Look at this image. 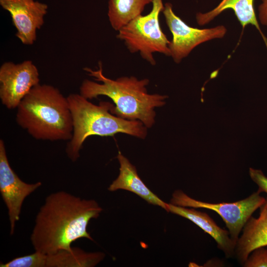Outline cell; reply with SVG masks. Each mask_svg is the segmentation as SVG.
Instances as JSON below:
<instances>
[{"mask_svg": "<svg viewBox=\"0 0 267 267\" xmlns=\"http://www.w3.org/2000/svg\"><path fill=\"white\" fill-rule=\"evenodd\" d=\"M242 265L244 267H267V249L263 247L254 250Z\"/></svg>", "mask_w": 267, "mask_h": 267, "instance_id": "18", "label": "cell"}, {"mask_svg": "<svg viewBox=\"0 0 267 267\" xmlns=\"http://www.w3.org/2000/svg\"><path fill=\"white\" fill-rule=\"evenodd\" d=\"M17 124L33 138L70 140L73 125L67 97L48 85L34 87L17 107Z\"/></svg>", "mask_w": 267, "mask_h": 267, "instance_id": "3", "label": "cell"}, {"mask_svg": "<svg viewBox=\"0 0 267 267\" xmlns=\"http://www.w3.org/2000/svg\"><path fill=\"white\" fill-rule=\"evenodd\" d=\"M151 11L140 15L118 31L117 38L123 41L131 53L139 52L141 57L151 65L156 61L155 52L170 56L169 41L161 28L159 16L164 5L162 0H153Z\"/></svg>", "mask_w": 267, "mask_h": 267, "instance_id": "5", "label": "cell"}, {"mask_svg": "<svg viewBox=\"0 0 267 267\" xmlns=\"http://www.w3.org/2000/svg\"><path fill=\"white\" fill-rule=\"evenodd\" d=\"M46 255L35 251L34 253L15 258L4 264L0 267H46Z\"/></svg>", "mask_w": 267, "mask_h": 267, "instance_id": "17", "label": "cell"}, {"mask_svg": "<svg viewBox=\"0 0 267 267\" xmlns=\"http://www.w3.org/2000/svg\"><path fill=\"white\" fill-rule=\"evenodd\" d=\"M162 12L173 36L169 45L170 56L177 63L200 44L222 38L226 33V28L222 25L201 29L189 26L175 14L170 2L165 4Z\"/></svg>", "mask_w": 267, "mask_h": 267, "instance_id": "7", "label": "cell"}, {"mask_svg": "<svg viewBox=\"0 0 267 267\" xmlns=\"http://www.w3.org/2000/svg\"><path fill=\"white\" fill-rule=\"evenodd\" d=\"M71 112L73 131L66 152L75 162L86 138L90 135L113 136L119 133L141 138L147 134L146 127L139 120H126L111 113L114 105L101 101L98 105L90 102L80 94L71 93L67 97Z\"/></svg>", "mask_w": 267, "mask_h": 267, "instance_id": "4", "label": "cell"}, {"mask_svg": "<svg viewBox=\"0 0 267 267\" xmlns=\"http://www.w3.org/2000/svg\"><path fill=\"white\" fill-rule=\"evenodd\" d=\"M266 200V198L261 196L257 191L246 198L234 202L213 203L194 199L182 190H176L170 203L179 206L204 208L216 212L223 220L231 238L236 244L244 225Z\"/></svg>", "mask_w": 267, "mask_h": 267, "instance_id": "6", "label": "cell"}, {"mask_svg": "<svg viewBox=\"0 0 267 267\" xmlns=\"http://www.w3.org/2000/svg\"><path fill=\"white\" fill-rule=\"evenodd\" d=\"M98 203L64 191L48 195L35 219L30 239L35 251L50 255L71 248L76 240L93 241L87 230L92 219L102 211Z\"/></svg>", "mask_w": 267, "mask_h": 267, "instance_id": "1", "label": "cell"}, {"mask_svg": "<svg viewBox=\"0 0 267 267\" xmlns=\"http://www.w3.org/2000/svg\"><path fill=\"white\" fill-rule=\"evenodd\" d=\"M254 0H222L213 9L205 13H198L196 15L197 23L204 25L211 22L224 10L232 9L244 28L248 24L254 26L260 32L265 44L267 39L262 32L255 14L254 7Z\"/></svg>", "mask_w": 267, "mask_h": 267, "instance_id": "14", "label": "cell"}, {"mask_svg": "<svg viewBox=\"0 0 267 267\" xmlns=\"http://www.w3.org/2000/svg\"><path fill=\"white\" fill-rule=\"evenodd\" d=\"M167 212L187 219L198 226L215 240L218 248L226 258L234 254L236 244L231 238L228 231L218 226L207 213L194 208H188L170 203H168Z\"/></svg>", "mask_w": 267, "mask_h": 267, "instance_id": "11", "label": "cell"}, {"mask_svg": "<svg viewBox=\"0 0 267 267\" xmlns=\"http://www.w3.org/2000/svg\"><path fill=\"white\" fill-rule=\"evenodd\" d=\"M266 47H267V45H266Z\"/></svg>", "mask_w": 267, "mask_h": 267, "instance_id": "21", "label": "cell"}, {"mask_svg": "<svg viewBox=\"0 0 267 267\" xmlns=\"http://www.w3.org/2000/svg\"><path fill=\"white\" fill-rule=\"evenodd\" d=\"M39 73L31 61L6 62L0 68V98L9 109L17 108L30 90L39 84Z\"/></svg>", "mask_w": 267, "mask_h": 267, "instance_id": "8", "label": "cell"}, {"mask_svg": "<svg viewBox=\"0 0 267 267\" xmlns=\"http://www.w3.org/2000/svg\"><path fill=\"white\" fill-rule=\"evenodd\" d=\"M40 181L28 183L22 180L9 165L3 140H0V192L8 210L10 233H14L25 198L42 185Z\"/></svg>", "mask_w": 267, "mask_h": 267, "instance_id": "9", "label": "cell"}, {"mask_svg": "<svg viewBox=\"0 0 267 267\" xmlns=\"http://www.w3.org/2000/svg\"><path fill=\"white\" fill-rule=\"evenodd\" d=\"M249 172L251 178L258 186V191L267 194V177L263 172L252 168L249 169Z\"/></svg>", "mask_w": 267, "mask_h": 267, "instance_id": "19", "label": "cell"}, {"mask_svg": "<svg viewBox=\"0 0 267 267\" xmlns=\"http://www.w3.org/2000/svg\"><path fill=\"white\" fill-rule=\"evenodd\" d=\"M117 159L120 163L119 175L109 185L108 190L115 191L122 189L132 192L149 204L161 207L167 211L168 203L161 200L147 187L138 176L135 166L120 151Z\"/></svg>", "mask_w": 267, "mask_h": 267, "instance_id": "13", "label": "cell"}, {"mask_svg": "<svg viewBox=\"0 0 267 267\" xmlns=\"http://www.w3.org/2000/svg\"><path fill=\"white\" fill-rule=\"evenodd\" d=\"M259 19L261 23L267 26V0H262L259 6Z\"/></svg>", "mask_w": 267, "mask_h": 267, "instance_id": "20", "label": "cell"}, {"mask_svg": "<svg viewBox=\"0 0 267 267\" xmlns=\"http://www.w3.org/2000/svg\"><path fill=\"white\" fill-rule=\"evenodd\" d=\"M0 4L9 12L17 30L16 36L24 44H33L37 30L44 23L47 5L34 0H0Z\"/></svg>", "mask_w": 267, "mask_h": 267, "instance_id": "10", "label": "cell"}, {"mask_svg": "<svg viewBox=\"0 0 267 267\" xmlns=\"http://www.w3.org/2000/svg\"><path fill=\"white\" fill-rule=\"evenodd\" d=\"M260 209L259 217L250 218L236 244L234 254L241 265L254 250L267 246V197Z\"/></svg>", "mask_w": 267, "mask_h": 267, "instance_id": "12", "label": "cell"}, {"mask_svg": "<svg viewBox=\"0 0 267 267\" xmlns=\"http://www.w3.org/2000/svg\"><path fill=\"white\" fill-rule=\"evenodd\" d=\"M46 257V267H92L104 258L102 252H87L78 247L61 250Z\"/></svg>", "mask_w": 267, "mask_h": 267, "instance_id": "15", "label": "cell"}, {"mask_svg": "<svg viewBox=\"0 0 267 267\" xmlns=\"http://www.w3.org/2000/svg\"><path fill=\"white\" fill-rule=\"evenodd\" d=\"M153 0H109L108 16L111 27L118 31L141 15L145 7Z\"/></svg>", "mask_w": 267, "mask_h": 267, "instance_id": "16", "label": "cell"}, {"mask_svg": "<svg viewBox=\"0 0 267 267\" xmlns=\"http://www.w3.org/2000/svg\"><path fill=\"white\" fill-rule=\"evenodd\" d=\"M84 70L95 81L102 83L85 79L80 88L81 95L88 99L106 96L115 104L111 110L113 115L126 120H139L147 128L153 126L156 115L154 109L164 105L167 96L148 94L146 88L149 83L148 79L139 80L133 76L110 79L103 75L101 62L98 70L88 67Z\"/></svg>", "mask_w": 267, "mask_h": 267, "instance_id": "2", "label": "cell"}]
</instances>
